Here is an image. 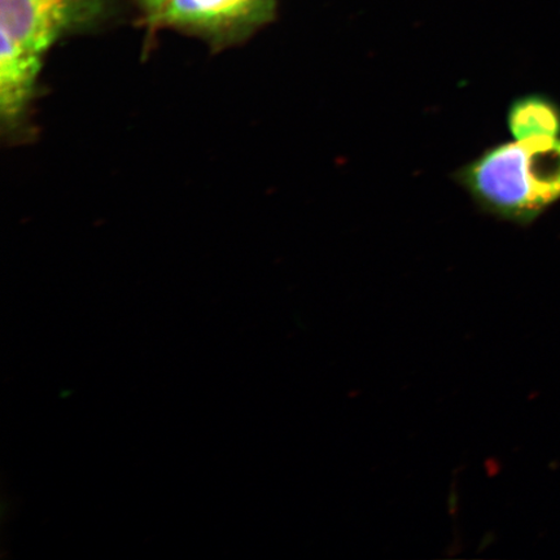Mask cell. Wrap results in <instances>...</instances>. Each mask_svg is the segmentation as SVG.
<instances>
[{
	"instance_id": "3",
	"label": "cell",
	"mask_w": 560,
	"mask_h": 560,
	"mask_svg": "<svg viewBox=\"0 0 560 560\" xmlns=\"http://www.w3.org/2000/svg\"><path fill=\"white\" fill-rule=\"evenodd\" d=\"M138 5L150 33H184L221 51L269 25L278 0H138Z\"/></svg>"
},
{
	"instance_id": "4",
	"label": "cell",
	"mask_w": 560,
	"mask_h": 560,
	"mask_svg": "<svg viewBox=\"0 0 560 560\" xmlns=\"http://www.w3.org/2000/svg\"><path fill=\"white\" fill-rule=\"evenodd\" d=\"M508 128L515 140L560 138V105L544 94H527L511 102Z\"/></svg>"
},
{
	"instance_id": "2",
	"label": "cell",
	"mask_w": 560,
	"mask_h": 560,
	"mask_svg": "<svg viewBox=\"0 0 560 560\" xmlns=\"http://www.w3.org/2000/svg\"><path fill=\"white\" fill-rule=\"evenodd\" d=\"M486 213L528 226L560 200V138H529L489 147L455 173Z\"/></svg>"
},
{
	"instance_id": "1",
	"label": "cell",
	"mask_w": 560,
	"mask_h": 560,
	"mask_svg": "<svg viewBox=\"0 0 560 560\" xmlns=\"http://www.w3.org/2000/svg\"><path fill=\"white\" fill-rule=\"evenodd\" d=\"M114 0H0V125L7 139L32 135L39 77L61 39L93 30Z\"/></svg>"
}]
</instances>
